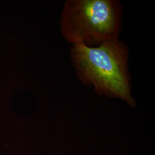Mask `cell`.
<instances>
[{
	"instance_id": "cell-1",
	"label": "cell",
	"mask_w": 155,
	"mask_h": 155,
	"mask_svg": "<svg viewBox=\"0 0 155 155\" xmlns=\"http://www.w3.org/2000/svg\"><path fill=\"white\" fill-rule=\"evenodd\" d=\"M70 59L78 78L101 95L115 98L134 106L132 95L129 51L120 39L97 47L72 44Z\"/></svg>"
},
{
	"instance_id": "cell-2",
	"label": "cell",
	"mask_w": 155,
	"mask_h": 155,
	"mask_svg": "<svg viewBox=\"0 0 155 155\" xmlns=\"http://www.w3.org/2000/svg\"><path fill=\"white\" fill-rule=\"evenodd\" d=\"M122 6L118 0H67L60 27L71 45L97 47L119 39L122 30Z\"/></svg>"
}]
</instances>
